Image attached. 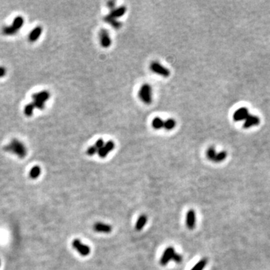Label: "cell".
<instances>
[{"label": "cell", "mask_w": 270, "mask_h": 270, "mask_svg": "<svg viewBox=\"0 0 270 270\" xmlns=\"http://www.w3.org/2000/svg\"><path fill=\"white\" fill-rule=\"evenodd\" d=\"M72 247L82 256H87L90 254V248L86 245L83 244L78 239H75L72 242Z\"/></svg>", "instance_id": "obj_5"}, {"label": "cell", "mask_w": 270, "mask_h": 270, "mask_svg": "<svg viewBox=\"0 0 270 270\" xmlns=\"http://www.w3.org/2000/svg\"><path fill=\"white\" fill-rule=\"evenodd\" d=\"M93 229L95 231L99 232V233H108L112 231V227L109 224H104V223L97 222L93 226Z\"/></svg>", "instance_id": "obj_13"}, {"label": "cell", "mask_w": 270, "mask_h": 270, "mask_svg": "<svg viewBox=\"0 0 270 270\" xmlns=\"http://www.w3.org/2000/svg\"><path fill=\"white\" fill-rule=\"evenodd\" d=\"M34 109H35V107L33 106V104L32 103L28 104L27 105H26V107L24 108V114L25 116L27 117H30L32 116V114H33V111Z\"/></svg>", "instance_id": "obj_24"}, {"label": "cell", "mask_w": 270, "mask_h": 270, "mask_svg": "<svg viewBox=\"0 0 270 270\" xmlns=\"http://www.w3.org/2000/svg\"><path fill=\"white\" fill-rule=\"evenodd\" d=\"M50 97V92H49L46 91V90L35 93V94L32 95V104H33V106L35 107V108H37V109L42 110H44L45 107V102H46L47 101L49 100Z\"/></svg>", "instance_id": "obj_2"}, {"label": "cell", "mask_w": 270, "mask_h": 270, "mask_svg": "<svg viewBox=\"0 0 270 270\" xmlns=\"http://www.w3.org/2000/svg\"><path fill=\"white\" fill-rule=\"evenodd\" d=\"M216 154H217V152H216L215 149L214 148L213 146L209 147L208 149H207V152H206V157L208 158L209 160H210V161H214V159H215Z\"/></svg>", "instance_id": "obj_23"}, {"label": "cell", "mask_w": 270, "mask_h": 270, "mask_svg": "<svg viewBox=\"0 0 270 270\" xmlns=\"http://www.w3.org/2000/svg\"><path fill=\"white\" fill-rule=\"evenodd\" d=\"M98 151H99L98 149L97 148V147L94 145V146H90V147H89V148H88L87 151H86V153H87L88 155L92 156V155H95V153L98 152Z\"/></svg>", "instance_id": "obj_25"}, {"label": "cell", "mask_w": 270, "mask_h": 270, "mask_svg": "<svg viewBox=\"0 0 270 270\" xmlns=\"http://www.w3.org/2000/svg\"><path fill=\"white\" fill-rule=\"evenodd\" d=\"M104 20H105L107 23H109L111 25V26H112L113 27H114V28H116V29L119 28V27L121 26V23L118 22V21H117L115 19V18L111 17L110 15L106 16V17H104Z\"/></svg>", "instance_id": "obj_18"}, {"label": "cell", "mask_w": 270, "mask_h": 270, "mask_svg": "<svg viewBox=\"0 0 270 270\" xmlns=\"http://www.w3.org/2000/svg\"><path fill=\"white\" fill-rule=\"evenodd\" d=\"M260 123V117L255 116V115L250 114L246 119L244 121L243 124V128H250L254 127V126L258 125Z\"/></svg>", "instance_id": "obj_9"}, {"label": "cell", "mask_w": 270, "mask_h": 270, "mask_svg": "<svg viewBox=\"0 0 270 270\" xmlns=\"http://www.w3.org/2000/svg\"><path fill=\"white\" fill-rule=\"evenodd\" d=\"M139 98L146 104L152 103V88L149 84H143L139 91Z\"/></svg>", "instance_id": "obj_4"}, {"label": "cell", "mask_w": 270, "mask_h": 270, "mask_svg": "<svg viewBox=\"0 0 270 270\" xmlns=\"http://www.w3.org/2000/svg\"><path fill=\"white\" fill-rule=\"evenodd\" d=\"M164 121H163L160 117H155L152 120V125L155 129L158 130V129H161L162 128H164Z\"/></svg>", "instance_id": "obj_20"}, {"label": "cell", "mask_w": 270, "mask_h": 270, "mask_svg": "<svg viewBox=\"0 0 270 270\" xmlns=\"http://www.w3.org/2000/svg\"><path fill=\"white\" fill-rule=\"evenodd\" d=\"M176 122L173 119H167L164 123V128L167 131H170L176 127Z\"/></svg>", "instance_id": "obj_19"}, {"label": "cell", "mask_w": 270, "mask_h": 270, "mask_svg": "<svg viewBox=\"0 0 270 270\" xmlns=\"http://www.w3.org/2000/svg\"><path fill=\"white\" fill-rule=\"evenodd\" d=\"M150 68L154 73L157 74L158 75H161L162 77H167L170 75V70L164 67L162 65L158 62H153L151 63Z\"/></svg>", "instance_id": "obj_6"}, {"label": "cell", "mask_w": 270, "mask_h": 270, "mask_svg": "<svg viewBox=\"0 0 270 270\" xmlns=\"http://www.w3.org/2000/svg\"><path fill=\"white\" fill-rule=\"evenodd\" d=\"M24 24V19L21 16L14 18L13 23L10 26H5L2 28V34L5 35H14L17 34Z\"/></svg>", "instance_id": "obj_3"}, {"label": "cell", "mask_w": 270, "mask_h": 270, "mask_svg": "<svg viewBox=\"0 0 270 270\" xmlns=\"http://www.w3.org/2000/svg\"><path fill=\"white\" fill-rule=\"evenodd\" d=\"M227 156V152L222 151V152H220L216 154L215 158L213 161L215 162V163H220V162L224 161V160L226 159Z\"/></svg>", "instance_id": "obj_21"}, {"label": "cell", "mask_w": 270, "mask_h": 270, "mask_svg": "<svg viewBox=\"0 0 270 270\" xmlns=\"http://www.w3.org/2000/svg\"><path fill=\"white\" fill-rule=\"evenodd\" d=\"M196 224V215L193 209H190L186 215V225L189 230H193Z\"/></svg>", "instance_id": "obj_12"}, {"label": "cell", "mask_w": 270, "mask_h": 270, "mask_svg": "<svg viewBox=\"0 0 270 270\" xmlns=\"http://www.w3.org/2000/svg\"><path fill=\"white\" fill-rule=\"evenodd\" d=\"M42 32H43L42 27L40 26H36L35 28H34L32 30V32H30L29 35V41H31V42H35V41H36L39 38V37L41 36Z\"/></svg>", "instance_id": "obj_14"}, {"label": "cell", "mask_w": 270, "mask_h": 270, "mask_svg": "<svg viewBox=\"0 0 270 270\" xmlns=\"http://www.w3.org/2000/svg\"><path fill=\"white\" fill-rule=\"evenodd\" d=\"M4 150L5 152L16 155L20 158H24L27 154L26 146L17 139H13L8 145L5 146Z\"/></svg>", "instance_id": "obj_1"}, {"label": "cell", "mask_w": 270, "mask_h": 270, "mask_svg": "<svg viewBox=\"0 0 270 270\" xmlns=\"http://www.w3.org/2000/svg\"><path fill=\"white\" fill-rule=\"evenodd\" d=\"M176 253L175 249L173 247H168L165 249L164 251L163 255L161 256V260H160V263L161 266H166L170 261L172 260L174 254Z\"/></svg>", "instance_id": "obj_8"}, {"label": "cell", "mask_w": 270, "mask_h": 270, "mask_svg": "<svg viewBox=\"0 0 270 270\" xmlns=\"http://www.w3.org/2000/svg\"><path fill=\"white\" fill-rule=\"evenodd\" d=\"M0 265H1V262H0Z\"/></svg>", "instance_id": "obj_28"}, {"label": "cell", "mask_w": 270, "mask_h": 270, "mask_svg": "<svg viewBox=\"0 0 270 270\" xmlns=\"http://www.w3.org/2000/svg\"><path fill=\"white\" fill-rule=\"evenodd\" d=\"M114 148H115V143H113V141H111V140H110V141L104 143L103 147L98 151V155L100 156V158H105L106 156H107V155L109 154V153Z\"/></svg>", "instance_id": "obj_11"}, {"label": "cell", "mask_w": 270, "mask_h": 270, "mask_svg": "<svg viewBox=\"0 0 270 270\" xmlns=\"http://www.w3.org/2000/svg\"><path fill=\"white\" fill-rule=\"evenodd\" d=\"M99 38H100V42L101 46L103 47H109L111 45V38L110 37V34L105 29L101 30L100 34H99Z\"/></svg>", "instance_id": "obj_10"}, {"label": "cell", "mask_w": 270, "mask_h": 270, "mask_svg": "<svg viewBox=\"0 0 270 270\" xmlns=\"http://www.w3.org/2000/svg\"><path fill=\"white\" fill-rule=\"evenodd\" d=\"M172 260L175 261L176 263H181L182 261V255L179 254L175 253V254H174Z\"/></svg>", "instance_id": "obj_26"}, {"label": "cell", "mask_w": 270, "mask_h": 270, "mask_svg": "<svg viewBox=\"0 0 270 270\" xmlns=\"http://www.w3.org/2000/svg\"><path fill=\"white\" fill-rule=\"evenodd\" d=\"M249 115V110H248V108L245 107H242L239 108L238 110H236L234 112L233 119L235 122H240L243 121V120L245 121Z\"/></svg>", "instance_id": "obj_7"}, {"label": "cell", "mask_w": 270, "mask_h": 270, "mask_svg": "<svg viewBox=\"0 0 270 270\" xmlns=\"http://www.w3.org/2000/svg\"><path fill=\"white\" fill-rule=\"evenodd\" d=\"M6 74V69L3 66H0V78L3 77Z\"/></svg>", "instance_id": "obj_27"}, {"label": "cell", "mask_w": 270, "mask_h": 270, "mask_svg": "<svg viewBox=\"0 0 270 270\" xmlns=\"http://www.w3.org/2000/svg\"><path fill=\"white\" fill-rule=\"evenodd\" d=\"M207 259L206 258H203L202 260H200L199 262L196 264L195 266L192 268L191 270H203L205 268V266L207 264Z\"/></svg>", "instance_id": "obj_22"}, {"label": "cell", "mask_w": 270, "mask_h": 270, "mask_svg": "<svg viewBox=\"0 0 270 270\" xmlns=\"http://www.w3.org/2000/svg\"><path fill=\"white\" fill-rule=\"evenodd\" d=\"M41 167L39 166H34L29 171V177L32 179H35L41 175Z\"/></svg>", "instance_id": "obj_17"}, {"label": "cell", "mask_w": 270, "mask_h": 270, "mask_svg": "<svg viewBox=\"0 0 270 270\" xmlns=\"http://www.w3.org/2000/svg\"><path fill=\"white\" fill-rule=\"evenodd\" d=\"M126 11H127V8H126L125 6H120L119 8L112 9V11H111L110 14L109 15L111 17L116 19L117 17H122L125 14Z\"/></svg>", "instance_id": "obj_15"}, {"label": "cell", "mask_w": 270, "mask_h": 270, "mask_svg": "<svg viewBox=\"0 0 270 270\" xmlns=\"http://www.w3.org/2000/svg\"><path fill=\"white\" fill-rule=\"evenodd\" d=\"M146 222H147V216L146 215H140V217L138 218L137 221L136 226H135L136 230H138V231L141 230L143 228V227L145 226L146 224Z\"/></svg>", "instance_id": "obj_16"}]
</instances>
